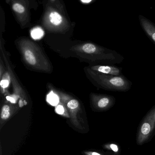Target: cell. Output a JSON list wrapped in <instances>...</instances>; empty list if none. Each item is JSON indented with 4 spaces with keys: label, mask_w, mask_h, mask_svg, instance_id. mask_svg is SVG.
<instances>
[{
    "label": "cell",
    "mask_w": 155,
    "mask_h": 155,
    "mask_svg": "<svg viewBox=\"0 0 155 155\" xmlns=\"http://www.w3.org/2000/svg\"><path fill=\"white\" fill-rule=\"evenodd\" d=\"M155 130V105L148 111L139 125L136 136L139 145L145 143L150 139Z\"/></svg>",
    "instance_id": "6da1fadb"
},
{
    "label": "cell",
    "mask_w": 155,
    "mask_h": 155,
    "mask_svg": "<svg viewBox=\"0 0 155 155\" xmlns=\"http://www.w3.org/2000/svg\"><path fill=\"white\" fill-rule=\"evenodd\" d=\"M95 105L100 111H106L112 108L116 104V98L112 95H102L95 98Z\"/></svg>",
    "instance_id": "7a4b0ae2"
},
{
    "label": "cell",
    "mask_w": 155,
    "mask_h": 155,
    "mask_svg": "<svg viewBox=\"0 0 155 155\" xmlns=\"http://www.w3.org/2000/svg\"><path fill=\"white\" fill-rule=\"evenodd\" d=\"M140 25L147 35L155 44V24L143 15H139Z\"/></svg>",
    "instance_id": "3957f363"
},
{
    "label": "cell",
    "mask_w": 155,
    "mask_h": 155,
    "mask_svg": "<svg viewBox=\"0 0 155 155\" xmlns=\"http://www.w3.org/2000/svg\"><path fill=\"white\" fill-rule=\"evenodd\" d=\"M93 70L104 74L120 76L122 74L123 68L114 65H97L94 66Z\"/></svg>",
    "instance_id": "277c9868"
},
{
    "label": "cell",
    "mask_w": 155,
    "mask_h": 155,
    "mask_svg": "<svg viewBox=\"0 0 155 155\" xmlns=\"http://www.w3.org/2000/svg\"><path fill=\"white\" fill-rule=\"evenodd\" d=\"M46 20L49 24L54 26H60L64 22L63 17L58 12L55 11H52L48 13Z\"/></svg>",
    "instance_id": "5b68a950"
},
{
    "label": "cell",
    "mask_w": 155,
    "mask_h": 155,
    "mask_svg": "<svg viewBox=\"0 0 155 155\" xmlns=\"http://www.w3.org/2000/svg\"><path fill=\"white\" fill-rule=\"evenodd\" d=\"M25 57L27 62L31 65H35L36 64V60L34 54L31 51L27 50L25 52Z\"/></svg>",
    "instance_id": "8992f818"
},
{
    "label": "cell",
    "mask_w": 155,
    "mask_h": 155,
    "mask_svg": "<svg viewBox=\"0 0 155 155\" xmlns=\"http://www.w3.org/2000/svg\"><path fill=\"white\" fill-rule=\"evenodd\" d=\"M97 49V46L91 43H87L83 46V50L86 53L93 54L95 52Z\"/></svg>",
    "instance_id": "52a82bcc"
},
{
    "label": "cell",
    "mask_w": 155,
    "mask_h": 155,
    "mask_svg": "<svg viewBox=\"0 0 155 155\" xmlns=\"http://www.w3.org/2000/svg\"><path fill=\"white\" fill-rule=\"evenodd\" d=\"M10 109L9 107L7 105H4L2 107L1 112V118L3 120H6L10 117Z\"/></svg>",
    "instance_id": "ba28073f"
},
{
    "label": "cell",
    "mask_w": 155,
    "mask_h": 155,
    "mask_svg": "<svg viewBox=\"0 0 155 155\" xmlns=\"http://www.w3.org/2000/svg\"><path fill=\"white\" fill-rule=\"evenodd\" d=\"M43 31L40 28H36L34 29L31 32V35L33 38L38 39L41 38L43 35Z\"/></svg>",
    "instance_id": "9c48e42d"
},
{
    "label": "cell",
    "mask_w": 155,
    "mask_h": 155,
    "mask_svg": "<svg viewBox=\"0 0 155 155\" xmlns=\"http://www.w3.org/2000/svg\"><path fill=\"white\" fill-rule=\"evenodd\" d=\"M13 9L17 13L22 14L25 12L23 5L19 3H15L13 5Z\"/></svg>",
    "instance_id": "30bf717a"
},
{
    "label": "cell",
    "mask_w": 155,
    "mask_h": 155,
    "mask_svg": "<svg viewBox=\"0 0 155 155\" xmlns=\"http://www.w3.org/2000/svg\"><path fill=\"white\" fill-rule=\"evenodd\" d=\"M48 101L52 105H56L59 102V100L56 95L52 93L48 95Z\"/></svg>",
    "instance_id": "8fae6325"
},
{
    "label": "cell",
    "mask_w": 155,
    "mask_h": 155,
    "mask_svg": "<svg viewBox=\"0 0 155 155\" xmlns=\"http://www.w3.org/2000/svg\"><path fill=\"white\" fill-rule=\"evenodd\" d=\"M78 106H79V102L76 99L71 100L67 104V107L71 109H76L78 107Z\"/></svg>",
    "instance_id": "7c38bea8"
},
{
    "label": "cell",
    "mask_w": 155,
    "mask_h": 155,
    "mask_svg": "<svg viewBox=\"0 0 155 155\" xmlns=\"http://www.w3.org/2000/svg\"><path fill=\"white\" fill-rule=\"evenodd\" d=\"M56 111L59 114H63L64 113V109L62 106L59 105L56 107Z\"/></svg>",
    "instance_id": "4fadbf2b"
},
{
    "label": "cell",
    "mask_w": 155,
    "mask_h": 155,
    "mask_svg": "<svg viewBox=\"0 0 155 155\" xmlns=\"http://www.w3.org/2000/svg\"><path fill=\"white\" fill-rule=\"evenodd\" d=\"M1 86L3 88H5L7 87L9 85V82L8 80H2L1 81V83H0Z\"/></svg>",
    "instance_id": "5bb4252c"
},
{
    "label": "cell",
    "mask_w": 155,
    "mask_h": 155,
    "mask_svg": "<svg viewBox=\"0 0 155 155\" xmlns=\"http://www.w3.org/2000/svg\"><path fill=\"white\" fill-rule=\"evenodd\" d=\"M110 147L114 152L117 153L119 151V148L116 144H111L110 145Z\"/></svg>",
    "instance_id": "9a60e30c"
},
{
    "label": "cell",
    "mask_w": 155,
    "mask_h": 155,
    "mask_svg": "<svg viewBox=\"0 0 155 155\" xmlns=\"http://www.w3.org/2000/svg\"><path fill=\"white\" fill-rule=\"evenodd\" d=\"M85 154L86 155H103L95 152H86Z\"/></svg>",
    "instance_id": "2e32d148"
},
{
    "label": "cell",
    "mask_w": 155,
    "mask_h": 155,
    "mask_svg": "<svg viewBox=\"0 0 155 155\" xmlns=\"http://www.w3.org/2000/svg\"><path fill=\"white\" fill-rule=\"evenodd\" d=\"M93 0H81L83 2L86 3H90V2H92Z\"/></svg>",
    "instance_id": "e0dca14e"
}]
</instances>
